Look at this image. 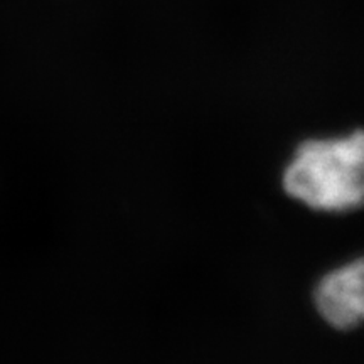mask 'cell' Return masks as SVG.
I'll return each instance as SVG.
<instances>
[{"instance_id":"7a4b0ae2","label":"cell","mask_w":364,"mask_h":364,"mask_svg":"<svg viewBox=\"0 0 364 364\" xmlns=\"http://www.w3.org/2000/svg\"><path fill=\"white\" fill-rule=\"evenodd\" d=\"M363 260L336 268L318 282L314 300L327 324L339 331H351L361 324L364 311Z\"/></svg>"},{"instance_id":"6da1fadb","label":"cell","mask_w":364,"mask_h":364,"mask_svg":"<svg viewBox=\"0 0 364 364\" xmlns=\"http://www.w3.org/2000/svg\"><path fill=\"white\" fill-rule=\"evenodd\" d=\"M363 134L307 140L284 172L287 194L309 208L344 213L363 203Z\"/></svg>"}]
</instances>
